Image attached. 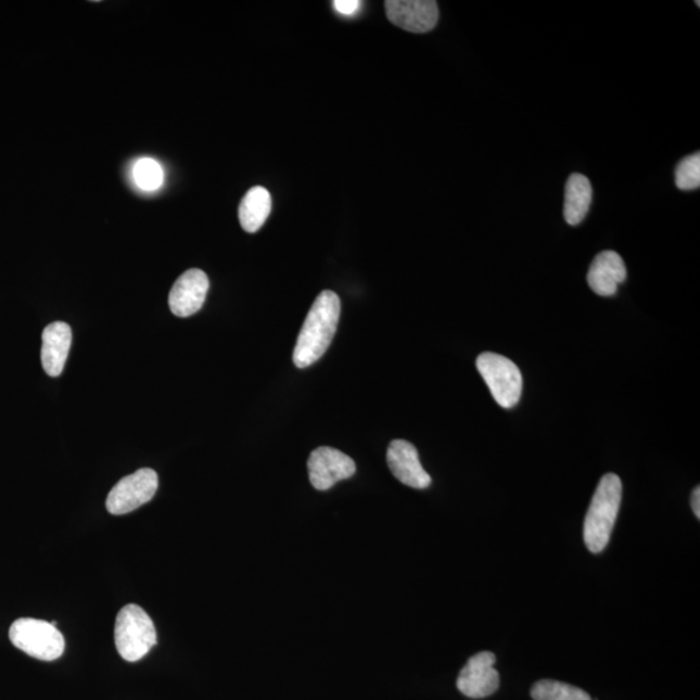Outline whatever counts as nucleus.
I'll return each instance as SVG.
<instances>
[{
  "instance_id": "obj_1",
  "label": "nucleus",
  "mask_w": 700,
  "mask_h": 700,
  "mask_svg": "<svg viewBox=\"0 0 700 700\" xmlns=\"http://www.w3.org/2000/svg\"><path fill=\"white\" fill-rule=\"evenodd\" d=\"M342 313V303L335 292L323 291L306 317L298 333L293 362L296 368H309L321 359L335 336Z\"/></svg>"
},
{
  "instance_id": "obj_2",
  "label": "nucleus",
  "mask_w": 700,
  "mask_h": 700,
  "mask_svg": "<svg viewBox=\"0 0 700 700\" xmlns=\"http://www.w3.org/2000/svg\"><path fill=\"white\" fill-rule=\"evenodd\" d=\"M622 495V480L615 473H607L598 484L584 523V542L593 555H598L609 545Z\"/></svg>"
},
{
  "instance_id": "obj_3",
  "label": "nucleus",
  "mask_w": 700,
  "mask_h": 700,
  "mask_svg": "<svg viewBox=\"0 0 700 700\" xmlns=\"http://www.w3.org/2000/svg\"><path fill=\"white\" fill-rule=\"evenodd\" d=\"M115 641L119 656L130 663L143 659L157 644L155 624L142 607L128 604L118 612Z\"/></svg>"
},
{
  "instance_id": "obj_4",
  "label": "nucleus",
  "mask_w": 700,
  "mask_h": 700,
  "mask_svg": "<svg viewBox=\"0 0 700 700\" xmlns=\"http://www.w3.org/2000/svg\"><path fill=\"white\" fill-rule=\"evenodd\" d=\"M13 646L31 658L52 662L63 656L65 639L55 625L44 620L23 618L10 628Z\"/></svg>"
},
{
  "instance_id": "obj_5",
  "label": "nucleus",
  "mask_w": 700,
  "mask_h": 700,
  "mask_svg": "<svg viewBox=\"0 0 700 700\" xmlns=\"http://www.w3.org/2000/svg\"><path fill=\"white\" fill-rule=\"evenodd\" d=\"M476 368L501 408L511 409L519 403L523 377L511 359L486 352L478 357Z\"/></svg>"
},
{
  "instance_id": "obj_6",
  "label": "nucleus",
  "mask_w": 700,
  "mask_h": 700,
  "mask_svg": "<svg viewBox=\"0 0 700 700\" xmlns=\"http://www.w3.org/2000/svg\"><path fill=\"white\" fill-rule=\"evenodd\" d=\"M158 488V476L151 469L138 470L113 486L106 497V510L112 516H125L150 502Z\"/></svg>"
},
{
  "instance_id": "obj_7",
  "label": "nucleus",
  "mask_w": 700,
  "mask_h": 700,
  "mask_svg": "<svg viewBox=\"0 0 700 700\" xmlns=\"http://www.w3.org/2000/svg\"><path fill=\"white\" fill-rule=\"evenodd\" d=\"M308 470L311 485L318 491H327L342 480L355 475L357 467L343 451L321 446L311 451Z\"/></svg>"
},
{
  "instance_id": "obj_8",
  "label": "nucleus",
  "mask_w": 700,
  "mask_h": 700,
  "mask_svg": "<svg viewBox=\"0 0 700 700\" xmlns=\"http://www.w3.org/2000/svg\"><path fill=\"white\" fill-rule=\"evenodd\" d=\"M496 656L483 651L473 656L463 666L457 679V688L463 696L482 699L495 695L499 688V675L495 669Z\"/></svg>"
},
{
  "instance_id": "obj_9",
  "label": "nucleus",
  "mask_w": 700,
  "mask_h": 700,
  "mask_svg": "<svg viewBox=\"0 0 700 700\" xmlns=\"http://www.w3.org/2000/svg\"><path fill=\"white\" fill-rule=\"evenodd\" d=\"M386 17L410 33H429L438 22V7L433 0H386Z\"/></svg>"
},
{
  "instance_id": "obj_10",
  "label": "nucleus",
  "mask_w": 700,
  "mask_h": 700,
  "mask_svg": "<svg viewBox=\"0 0 700 700\" xmlns=\"http://www.w3.org/2000/svg\"><path fill=\"white\" fill-rule=\"evenodd\" d=\"M209 290V279L200 269L183 272L177 279L170 291L169 306L173 315L187 318L203 308L206 293Z\"/></svg>"
},
{
  "instance_id": "obj_11",
  "label": "nucleus",
  "mask_w": 700,
  "mask_h": 700,
  "mask_svg": "<svg viewBox=\"0 0 700 700\" xmlns=\"http://www.w3.org/2000/svg\"><path fill=\"white\" fill-rule=\"evenodd\" d=\"M386 462L393 476L411 488L425 489L432 483L431 476L419 461L416 446L405 440H395L390 444Z\"/></svg>"
},
{
  "instance_id": "obj_12",
  "label": "nucleus",
  "mask_w": 700,
  "mask_h": 700,
  "mask_svg": "<svg viewBox=\"0 0 700 700\" xmlns=\"http://www.w3.org/2000/svg\"><path fill=\"white\" fill-rule=\"evenodd\" d=\"M626 279V268L623 258L616 252L599 253L591 263L588 272V283L593 292L599 296H613L619 285Z\"/></svg>"
},
{
  "instance_id": "obj_13",
  "label": "nucleus",
  "mask_w": 700,
  "mask_h": 700,
  "mask_svg": "<svg viewBox=\"0 0 700 700\" xmlns=\"http://www.w3.org/2000/svg\"><path fill=\"white\" fill-rule=\"evenodd\" d=\"M42 365L47 376L56 378L63 372L72 345L71 327L53 322L46 327L42 335Z\"/></svg>"
},
{
  "instance_id": "obj_14",
  "label": "nucleus",
  "mask_w": 700,
  "mask_h": 700,
  "mask_svg": "<svg viewBox=\"0 0 700 700\" xmlns=\"http://www.w3.org/2000/svg\"><path fill=\"white\" fill-rule=\"evenodd\" d=\"M593 199L591 183L588 177L572 175L567 181L564 193V218L571 226L582 224L588 215Z\"/></svg>"
},
{
  "instance_id": "obj_15",
  "label": "nucleus",
  "mask_w": 700,
  "mask_h": 700,
  "mask_svg": "<svg viewBox=\"0 0 700 700\" xmlns=\"http://www.w3.org/2000/svg\"><path fill=\"white\" fill-rule=\"evenodd\" d=\"M271 212L270 192L263 186L253 187L240 203L239 221L244 231L255 233L263 228Z\"/></svg>"
},
{
  "instance_id": "obj_16",
  "label": "nucleus",
  "mask_w": 700,
  "mask_h": 700,
  "mask_svg": "<svg viewBox=\"0 0 700 700\" xmlns=\"http://www.w3.org/2000/svg\"><path fill=\"white\" fill-rule=\"evenodd\" d=\"M531 696L535 700H591L588 692L564 683L543 679L533 686Z\"/></svg>"
},
{
  "instance_id": "obj_17",
  "label": "nucleus",
  "mask_w": 700,
  "mask_h": 700,
  "mask_svg": "<svg viewBox=\"0 0 700 700\" xmlns=\"http://www.w3.org/2000/svg\"><path fill=\"white\" fill-rule=\"evenodd\" d=\"M135 178L140 189L155 191L162 187L164 181L162 165L152 158L139 160L135 168Z\"/></svg>"
},
{
  "instance_id": "obj_18",
  "label": "nucleus",
  "mask_w": 700,
  "mask_h": 700,
  "mask_svg": "<svg viewBox=\"0 0 700 700\" xmlns=\"http://www.w3.org/2000/svg\"><path fill=\"white\" fill-rule=\"evenodd\" d=\"M677 189L683 191L698 190L700 187V153L686 157L677 165L676 173Z\"/></svg>"
},
{
  "instance_id": "obj_19",
  "label": "nucleus",
  "mask_w": 700,
  "mask_h": 700,
  "mask_svg": "<svg viewBox=\"0 0 700 700\" xmlns=\"http://www.w3.org/2000/svg\"><path fill=\"white\" fill-rule=\"evenodd\" d=\"M332 4L342 15L352 16L358 11L361 2H358V0H335Z\"/></svg>"
},
{
  "instance_id": "obj_20",
  "label": "nucleus",
  "mask_w": 700,
  "mask_h": 700,
  "mask_svg": "<svg viewBox=\"0 0 700 700\" xmlns=\"http://www.w3.org/2000/svg\"><path fill=\"white\" fill-rule=\"evenodd\" d=\"M691 508H692V511H695L697 518L699 519L700 518V489H699V486H698V488L695 489V492H692Z\"/></svg>"
}]
</instances>
